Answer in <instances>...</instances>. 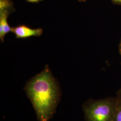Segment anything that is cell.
<instances>
[{
  "label": "cell",
  "mask_w": 121,
  "mask_h": 121,
  "mask_svg": "<svg viewBox=\"0 0 121 121\" xmlns=\"http://www.w3.org/2000/svg\"><path fill=\"white\" fill-rule=\"evenodd\" d=\"M35 109L39 121H49L55 112L60 91L48 65L40 73L30 79L24 87Z\"/></svg>",
  "instance_id": "6da1fadb"
},
{
  "label": "cell",
  "mask_w": 121,
  "mask_h": 121,
  "mask_svg": "<svg viewBox=\"0 0 121 121\" xmlns=\"http://www.w3.org/2000/svg\"><path fill=\"white\" fill-rule=\"evenodd\" d=\"M117 105L116 98L89 99L82 108L86 121H112Z\"/></svg>",
  "instance_id": "7a4b0ae2"
},
{
  "label": "cell",
  "mask_w": 121,
  "mask_h": 121,
  "mask_svg": "<svg viewBox=\"0 0 121 121\" xmlns=\"http://www.w3.org/2000/svg\"><path fill=\"white\" fill-rule=\"evenodd\" d=\"M11 31L16 35V38H26L30 36H39L42 34V28L31 29L24 25L11 27Z\"/></svg>",
  "instance_id": "3957f363"
},
{
  "label": "cell",
  "mask_w": 121,
  "mask_h": 121,
  "mask_svg": "<svg viewBox=\"0 0 121 121\" xmlns=\"http://www.w3.org/2000/svg\"><path fill=\"white\" fill-rule=\"evenodd\" d=\"M13 11L6 10L0 11V39L1 42L4 41V36L11 31V27L7 22V18L9 15Z\"/></svg>",
  "instance_id": "277c9868"
},
{
  "label": "cell",
  "mask_w": 121,
  "mask_h": 121,
  "mask_svg": "<svg viewBox=\"0 0 121 121\" xmlns=\"http://www.w3.org/2000/svg\"><path fill=\"white\" fill-rule=\"evenodd\" d=\"M6 10L15 11L13 2L11 0H0V11Z\"/></svg>",
  "instance_id": "5b68a950"
},
{
  "label": "cell",
  "mask_w": 121,
  "mask_h": 121,
  "mask_svg": "<svg viewBox=\"0 0 121 121\" xmlns=\"http://www.w3.org/2000/svg\"><path fill=\"white\" fill-rule=\"evenodd\" d=\"M117 105L112 121H121V100L116 97Z\"/></svg>",
  "instance_id": "8992f818"
},
{
  "label": "cell",
  "mask_w": 121,
  "mask_h": 121,
  "mask_svg": "<svg viewBox=\"0 0 121 121\" xmlns=\"http://www.w3.org/2000/svg\"><path fill=\"white\" fill-rule=\"evenodd\" d=\"M26 1L30 3H38L39 1H43V0H26Z\"/></svg>",
  "instance_id": "52a82bcc"
},
{
  "label": "cell",
  "mask_w": 121,
  "mask_h": 121,
  "mask_svg": "<svg viewBox=\"0 0 121 121\" xmlns=\"http://www.w3.org/2000/svg\"><path fill=\"white\" fill-rule=\"evenodd\" d=\"M117 97L121 100V89L118 91L117 93Z\"/></svg>",
  "instance_id": "ba28073f"
},
{
  "label": "cell",
  "mask_w": 121,
  "mask_h": 121,
  "mask_svg": "<svg viewBox=\"0 0 121 121\" xmlns=\"http://www.w3.org/2000/svg\"><path fill=\"white\" fill-rule=\"evenodd\" d=\"M112 0L113 2L115 3L121 5V0Z\"/></svg>",
  "instance_id": "9c48e42d"
},
{
  "label": "cell",
  "mask_w": 121,
  "mask_h": 121,
  "mask_svg": "<svg viewBox=\"0 0 121 121\" xmlns=\"http://www.w3.org/2000/svg\"><path fill=\"white\" fill-rule=\"evenodd\" d=\"M119 50H120V53L121 54V42L120 44V47H119Z\"/></svg>",
  "instance_id": "30bf717a"
},
{
  "label": "cell",
  "mask_w": 121,
  "mask_h": 121,
  "mask_svg": "<svg viewBox=\"0 0 121 121\" xmlns=\"http://www.w3.org/2000/svg\"><path fill=\"white\" fill-rule=\"evenodd\" d=\"M78 1H80V2H84V1H85L86 0H78Z\"/></svg>",
  "instance_id": "8fae6325"
}]
</instances>
